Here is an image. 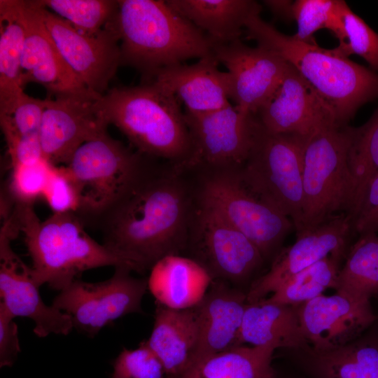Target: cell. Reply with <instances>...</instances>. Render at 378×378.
Returning <instances> with one entry per match:
<instances>
[{"instance_id": "obj_34", "label": "cell", "mask_w": 378, "mask_h": 378, "mask_svg": "<svg viewBox=\"0 0 378 378\" xmlns=\"http://www.w3.org/2000/svg\"><path fill=\"white\" fill-rule=\"evenodd\" d=\"M338 10L342 26L335 50L346 57L354 54L360 56L372 70L378 73V33L354 13L344 1L338 0Z\"/></svg>"}, {"instance_id": "obj_3", "label": "cell", "mask_w": 378, "mask_h": 378, "mask_svg": "<svg viewBox=\"0 0 378 378\" xmlns=\"http://www.w3.org/2000/svg\"><path fill=\"white\" fill-rule=\"evenodd\" d=\"M248 39L293 66L332 109L337 123L347 125L364 104L378 98V73L316 42L298 41L264 21L260 14L245 27Z\"/></svg>"}, {"instance_id": "obj_20", "label": "cell", "mask_w": 378, "mask_h": 378, "mask_svg": "<svg viewBox=\"0 0 378 378\" xmlns=\"http://www.w3.org/2000/svg\"><path fill=\"white\" fill-rule=\"evenodd\" d=\"M296 307L306 342L316 351L334 349L354 341L377 319L370 300L337 291Z\"/></svg>"}, {"instance_id": "obj_15", "label": "cell", "mask_w": 378, "mask_h": 378, "mask_svg": "<svg viewBox=\"0 0 378 378\" xmlns=\"http://www.w3.org/2000/svg\"><path fill=\"white\" fill-rule=\"evenodd\" d=\"M21 23L24 33L22 55L23 87L43 85L48 97L89 90L63 58L43 19L38 1L1 0Z\"/></svg>"}, {"instance_id": "obj_12", "label": "cell", "mask_w": 378, "mask_h": 378, "mask_svg": "<svg viewBox=\"0 0 378 378\" xmlns=\"http://www.w3.org/2000/svg\"><path fill=\"white\" fill-rule=\"evenodd\" d=\"M126 266L115 267L112 276L90 283L76 279L61 290L52 306L67 314L73 327L89 337L127 314L142 313L148 279L136 278Z\"/></svg>"}, {"instance_id": "obj_27", "label": "cell", "mask_w": 378, "mask_h": 378, "mask_svg": "<svg viewBox=\"0 0 378 378\" xmlns=\"http://www.w3.org/2000/svg\"><path fill=\"white\" fill-rule=\"evenodd\" d=\"M295 349L308 344L296 306L268 302L248 303L241 326L240 345Z\"/></svg>"}, {"instance_id": "obj_35", "label": "cell", "mask_w": 378, "mask_h": 378, "mask_svg": "<svg viewBox=\"0 0 378 378\" xmlns=\"http://www.w3.org/2000/svg\"><path fill=\"white\" fill-rule=\"evenodd\" d=\"M292 16L298 25L293 36L301 41L316 42L314 34L327 29L331 32L339 21L337 0H297L293 2Z\"/></svg>"}, {"instance_id": "obj_10", "label": "cell", "mask_w": 378, "mask_h": 378, "mask_svg": "<svg viewBox=\"0 0 378 378\" xmlns=\"http://www.w3.org/2000/svg\"><path fill=\"white\" fill-rule=\"evenodd\" d=\"M190 136L186 158L174 164L181 172L198 174L238 169L251 150L257 120L239 112L231 103L211 112H184Z\"/></svg>"}, {"instance_id": "obj_24", "label": "cell", "mask_w": 378, "mask_h": 378, "mask_svg": "<svg viewBox=\"0 0 378 378\" xmlns=\"http://www.w3.org/2000/svg\"><path fill=\"white\" fill-rule=\"evenodd\" d=\"M154 323L148 347L161 361L167 378H176L195 359L199 339L195 307L174 309L155 302Z\"/></svg>"}, {"instance_id": "obj_26", "label": "cell", "mask_w": 378, "mask_h": 378, "mask_svg": "<svg viewBox=\"0 0 378 378\" xmlns=\"http://www.w3.org/2000/svg\"><path fill=\"white\" fill-rule=\"evenodd\" d=\"M167 4L204 33L214 45L240 40L248 19L261 12L253 0H167Z\"/></svg>"}, {"instance_id": "obj_18", "label": "cell", "mask_w": 378, "mask_h": 378, "mask_svg": "<svg viewBox=\"0 0 378 378\" xmlns=\"http://www.w3.org/2000/svg\"><path fill=\"white\" fill-rule=\"evenodd\" d=\"M213 55L230 78V97L237 109L255 115L279 85L289 64L260 46L250 47L240 40L214 45Z\"/></svg>"}, {"instance_id": "obj_7", "label": "cell", "mask_w": 378, "mask_h": 378, "mask_svg": "<svg viewBox=\"0 0 378 378\" xmlns=\"http://www.w3.org/2000/svg\"><path fill=\"white\" fill-rule=\"evenodd\" d=\"M307 139L270 133L257 120L251 150L237 169L248 190L289 218L296 232L302 220L303 152Z\"/></svg>"}, {"instance_id": "obj_11", "label": "cell", "mask_w": 378, "mask_h": 378, "mask_svg": "<svg viewBox=\"0 0 378 378\" xmlns=\"http://www.w3.org/2000/svg\"><path fill=\"white\" fill-rule=\"evenodd\" d=\"M186 250L212 280L239 288L248 282L265 261L248 238L197 197Z\"/></svg>"}, {"instance_id": "obj_28", "label": "cell", "mask_w": 378, "mask_h": 378, "mask_svg": "<svg viewBox=\"0 0 378 378\" xmlns=\"http://www.w3.org/2000/svg\"><path fill=\"white\" fill-rule=\"evenodd\" d=\"M272 346H237L194 360L176 378H276Z\"/></svg>"}, {"instance_id": "obj_38", "label": "cell", "mask_w": 378, "mask_h": 378, "mask_svg": "<svg viewBox=\"0 0 378 378\" xmlns=\"http://www.w3.org/2000/svg\"><path fill=\"white\" fill-rule=\"evenodd\" d=\"M111 378H167L164 368L146 341L138 348H123L113 362Z\"/></svg>"}, {"instance_id": "obj_40", "label": "cell", "mask_w": 378, "mask_h": 378, "mask_svg": "<svg viewBox=\"0 0 378 378\" xmlns=\"http://www.w3.org/2000/svg\"><path fill=\"white\" fill-rule=\"evenodd\" d=\"M351 217L353 230L359 235L378 234V174L367 184Z\"/></svg>"}, {"instance_id": "obj_5", "label": "cell", "mask_w": 378, "mask_h": 378, "mask_svg": "<svg viewBox=\"0 0 378 378\" xmlns=\"http://www.w3.org/2000/svg\"><path fill=\"white\" fill-rule=\"evenodd\" d=\"M181 104L153 82L111 88L99 102L108 125L118 128L136 151L173 164L181 162L190 148Z\"/></svg>"}, {"instance_id": "obj_17", "label": "cell", "mask_w": 378, "mask_h": 378, "mask_svg": "<svg viewBox=\"0 0 378 378\" xmlns=\"http://www.w3.org/2000/svg\"><path fill=\"white\" fill-rule=\"evenodd\" d=\"M40 5L44 22L67 64L90 90L103 96L120 66L118 34L108 25L94 35L80 33Z\"/></svg>"}, {"instance_id": "obj_30", "label": "cell", "mask_w": 378, "mask_h": 378, "mask_svg": "<svg viewBox=\"0 0 378 378\" xmlns=\"http://www.w3.org/2000/svg\"><path fill=\"white\" fill-rule=\"evenodd\" d=\"M335 290L369 300L378 295V234H360L349 246Z\"/></svg>"}, {"instance_id": "obj_16", "label": "cell", "mask_w": 378, "mask_h": 378, "mask_svg": "<svg viewBox=\"0 0 378 378\" xmlns=\"http://www.w3.org/2000/svg\"><path fill=\"white\" fill-rule=\"evenodd\" d=\"M352 230L351 217L342 214L297 232L295 242L281 248L269 270L252 281L247 290L248 303L265 298L286 280L327 257L345 258Z\"/></svg>"}, {"instance_id": "obj_23", "label": "cell", "mask_w": 378, "mask_h": 378, "mask_svg": "<svg viewBox=\"0 0 378 378\" xmlns=\"http://www.w3.org/2000/svg\"><path fill=\"white\" fill-rule=\"evenodd\" d=\"M287 351L311 378H378V332L374 330L328 351H316L309 345Z\"/></svg>"}, {"instance_id": "obj_37", "label": "cell", "mask_w": 378, "mask_h": 378, "mask_svg": "<svg viewBox=\"0 0 378 378\" xmlns=\"http://www.w3.org/2000/svg\"><path fill=\"white\" fill-rule=\"evenodd\" d=\"M46 99L24 92L10 115H0V124L6 143L21 136L39 134Z\"/></svg>"}, {"instance_id": "obj_39", "label": "cell", "mask_w": 378, "mask_h": 378, "mask_svg": "<svg viewBox=\"0 0 378 378\" xmlns=\"http://www.w3.org/2000/svg\"><path fill=\"white\" fill-rule=\"evenodd\" d=\"M54 214L76 213L79 206L76 188L65 166H55L42 195Z\"/></svg>"}, {"instance_id": "obj_19", "label": "cell", "mask_w": 378, "mask_h": 378, "mask_svg": "<svg viewBox=\"0 0 378 378\" xmlns=\"http://www.w3.org/2000/svg\"><path fill=\"white\" fill-rule=\"evenodd\" d=\"M255 117L270 133L304 138L327 127L339 125L330 107L290 64Z\"/></svg>"}, {"instance_id": "obj_29", "label": "cell", "mask_w": 378, "mask_h": 378, "mask_svg": "<svg viewBox=\"0 0 378 378\" xmlns=\"http://www.w3.org/2000/svg\"><path fill=\"white\" fill-rule=\"evenodd\" d=\"M24 29L0 4V115H10L24 93L22 55Z\"/></svg>"}, {"instance_id": "obj_4", "label": "cell", "mask_w": 378, "mask_h": 378, "mask_svg": "<svg viewBox=\"0 0 378 378\" xmlns=\"http://www.w3.org/2000/svg\"><path fill=\"white\" fill-rule=\"evenodd\" d=\"M13 214L32 260V276L41 286L59 292L83 272L104 266H126L139 272L130 260L92 239L74 212L52 214L41 221L33 204H15Z\"/></svg>"}, {"instance_id": "obj_6", "label": "cell", "mask_w": 378, "mask_h": 378, "mask_svg": "<svg viewBox=\"0 0 378 378\" xmlns=\"http://www.w3.org/2000/svg\"><path fill=\"white\" fill-rule=\"evenodd\" d=\"M352 136V127L332 125L307 139L303 152L302 220L297 232L342 214L351 216L355 202L349 163Z\"/></svg>"}, {"instance_id": "obj_36", "label": "cell", "mask_w": 378, "mask_h": 378, "mask_svg": "<svg viewBox=\"0 0 378 378\" xmlns=\"http://www.w3.org/2000/svg\"><path fill=\"white\" fill-rule=\"evenodd\" d=\"M54 167L46 160L11 167L6 191L15 204H33L36 198L43 195Z\"/></svg>"}, {"instance_id": "obj_41", "label": "cell", "mask_w": 378, "mask_h": 378, "mask_svg": "<svg viewBox=\"0 0 378 378\" xmlns=\"http://www.w3.org/2000/svg\"><path fill=\"white\" fill-rule=\"evenodd\" d=\"M15 317L0 302V365L11 366L20 352Z\"/></svg>"}, {"instance_id": "obj_8", "label": "cell", "mask_w": 378, "mask_h": 378, "mask_svg": "<svg viewBox=\"0 0 378 378\" xmlns=\"http://www.w3.org/2000/svg\"><path fill=\"white\" fill-rule=\"evenodd\" d=\"M197 183V199L248 238L265 260H272L294 227L291 220L252 193L237 169L201 174Z\"/></svg>"}, {"instance_id": "obj_44", "label": "cell", "mask_w": 378, "mask_h": 378, "mask_svg": "<svg viewBox=\"0 0 378 378\" xmlns=\"http://www.w3.org/2000/svg\"><path fill=\"white\" fill-rule=\"evenodd\" d=\"M276 378H293V377H279V376H278V374H277V376H276Z\"/></svg>"}, {"instance_id": "obj_22", "label": "cell", "mask_w": 378, "mask_h": 378, "mask_svg": "<svg viewBox=\"0 0 378 378\" xmlns=\"http://www.w3.org/2000/svg\"><path fill=\"white\" fill-rule=\"evenodd\" d=\"M218 64L211 55L192 64L181 63L165 68L148 82L174 95L185 106L186 112H211L230 104V76L220 71Z\"/></svg>"}, {"instance_id": "obj_32", "label": "cell", "mask_w": 378, "mask_h": 378, "mask_svg": "<svg viewBox=\"0 0 378 378\" xmlns=\"http://www.w3.org/2000/svg\"><path fill=\"white\" fill-rule=\"evenodd\" d=\"M50 11L67 21L78 31L98 34L114 19L118 8L114 0H38Z\"/></svg>"}, {"instance_id": "obj_42", "label": "cell", "mask_w": 378, "mask_h": 378, "mask_svg": "<svg viewBox=\"0 0 378 378\" xmlns=\"http://www.w3.org/2000/svg\"><path fill=\"white\" fill-rule=\"evenodd\" d=\"M6 144L11 167L34 164L46 160L39 134L18 137Z\"/></svg>"}, {"instance_id": "obj_2", "label": "cell", "mask_w": 378, "mask_h": 378, "mask_svg": "<svg viewBox=\"0 0 378 378\" xmlns=\"http://www.w3.org/2000/svg\"><path fill=\"white\" fill-rule=\"evenodd\" d=\"M111 22L121 42L120 65L138 70L142 83L161 70L213 55L208 36L162 0H118Z\"/></svg>"}, {"instance_id": "obj_13", "label": "cell", "mask_w": 378, "mask_h": 378, "mask_svg": "<svg viewBox=\"0 0 378 378\" xmlns=\"http://www.w3.org/2000/svg\"><path fill=\"white\" fill-rule=\"evenodd\" d=\"M13 217L3 221L0 230L1 303L15 318L23 316L34 323V332L38 337L50 334L68 335L74 328L71 317L43 301L39 286L29 267L13 251L11 241L20 233Z\"/></svg>"}, {"instance_id": "obj_21", "label": "cell", "mask_w": 378, "mask_h": 378, "mask_svg": "<svg viewBox=\"0 0 378 378\" xmlns=\"http://www.w3.org/2000/svg\"><path fill=\"white\" fill-rule=\"evenodd\" d=\"M247 304V291L225 281L212 280L203 299L195 306L199 339L194 360L241 346Z\"/></svg>"}, {"instance_id": "obj_25", "label": "cell", "mask_w": 378, "mask_h": 378, "mask_svg": "<svg viewBox=\"0 0 378 378\" xmlns=\"http://www.w3.org/2000/svg\"><path fill=\"white\" fill-rule=\"evenodd\" d=\"M212 279L190 257L167 255L150 269L148 289L158 302L174 309L198 304L207 292Z\"/></svg>"}, {"instance_id": "obj_14", "label": "cell", "mask_w": 378, "mask_h": 378, "mask_svg": "<svg viewBox=\"0 0 378 378\" xmlns=\"http://www.w3.org/2000/svg\"><path fill=\"white\" fill-rule=\"evenodd\" d=\"M102 96L86 90L46 98L39 136L50 164L66 165L82 144L107 132L99 106Z\"/></svg>"}, {"instance_id": "obj_9", "label": "cell", "mask_w": 378, "mask_h": 378, "mask_svg": "<svg viewBox=\"0 0 378 378\" xmlns=\"http://www.w3.org/2000/svg\"><path fill=\"white\" fill-rule=\"evenodd\" d=\"M144 155L108 132L82 144L65 165L79 197L83 223L106 208L139 168Z\"/></svg>"}, {"instance_id": "obj_33", "label": "cell", "mask_w": 378, "mask_h": 378, "mask_svg": "<svg viewBox=\"0 0 378 378\" xmlns=\"http://www.w3.org/2000/svg\"><path fill=\"white\" fill-rule=\"evenodd\" d=\"M349 163L355 186L354 209L367 184L378 174V108L364 125L353 127Z\"/></svg>"}, {"instance_id": "obj_31", "label": "cell", "mask_w": 378, "mask_h": 378, "mask_svg": "<svg viewBox=\"0 0 378 378\" xmlns=\"http://www.w3.org/2000/svg\"><path fill=\"white\" fill-rule=\"evenodd\" d=\"M343 258L327 257L283 282L264 300L268 302L298 306L336 289Z\"/></svg>"}, {"instance_id": "obj_1", "label": "cell", "mask_w": 378, "mask_h": 378, "mask_svg": "<svg viewBox=\"0 0 378 378\" xmlns=\"http://www.w3.org/2000/svg\"><path fill=\"white\" fill-rule=\"evenodd\" d=\"M144 155L113 202L83 223L97 227L103 245L132 262L139 273L186 251L197 188L173 163Z\"/></svg>"}, {"instance_id": "obj_43", "label": "cell", "mask_w": 378, "mask_h": 378, "mask_svg": "<svg viewBox=\"0 0 378 378\" xmlns=\"http://www.w3.org/2000/svg\"><path fill=\"white\" fill-rule=\"evenodd\" d=\"M263 2L274 15L285 20L293 19L292 5L293 1L267 0Z\"/></svg>"}]
</instances>
